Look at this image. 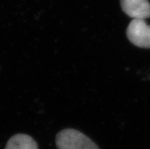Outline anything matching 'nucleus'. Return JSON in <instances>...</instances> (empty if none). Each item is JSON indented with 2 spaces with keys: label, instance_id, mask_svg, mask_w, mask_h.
Wrapping results in <instances>:
<instances>
[{
  "label": "nucleus",
  "instance_id": "1",
  "mask_svg": "<svg viewBox=\"0 0 150 149\" xmlns=\"http://www.w3.org/2000/svg\"><path fill=\"white\" fill-rule=\"evenodd\" d=\"M56 144L58 149H99L86 135L72 129L60 131L56 137Z\"/></svg>",
  "mask_w": 150,
  "mask_h": 149
},
{
  "label": "nucleus",
  "instance_id": "2",
  "mask_svg": "<svg viewBox=\"0 0 150 149\" xmlns=\"http://www.w3.org/2000/svg\"><path fill=\"white\" fill-rule=\"evenodd\" d=\"M127 36L133 45L150 48V25L143 19H133L127 29Z\"/></svg>",
  "mask_w": 150,
  "mask_h": 149
},
{
  "label": "nucleus",
  "instance_id": "3",
  "mask_svg": "<svg viewBox=\"0 0 150 149\" xmlns=\"http://www.w3.org/2000/svg\"><path fill=\"white\" fill-rule=\"evenodd\" d=\"M122 10L133 19L150 18V3L148 0H120Z\"/></svg>",
  "mask_w": 150,
  "mask_h": 149
},
{
  "label": "nucleus",
  "instance_id": "4",
  "mask_svg": "<svg viewBox=\"0 0 150 149\" xmlns=\"http://www.w3.org/2000/svg\"><path fill=\"white\" fill-rule=\"evenodd\" d=\"M5 149H38L32 137L26 134L15 135L8 140Z\"/></svg>",
  "mask_w": 150,
  "mask_h": 149
}]
</instances>
